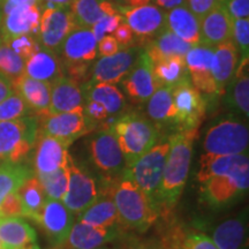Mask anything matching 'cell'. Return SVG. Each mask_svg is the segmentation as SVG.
Returning a JSON list of instances; mask_svg holds the SVG:
<instances>
[{
    "label": "cell",
    "instance_id": "9f6ffc18",
    "mask_svg": "<svg viewBox=\"0 0 249 249\" xmlns=\"http://www.w3.org/2000/svg\"><path fill=\"white\" fill-rule=\"evenodd\" d=\"M2 6V13L8 12L9 9L15 7V6H22V5H34L37 4V0H0Z\"/></svg>",
    "mask_w": 249,
    "mask_h": 249
},
{
    "label": "cell",
    "instance_id": "f6af8a7d",
    "mask_svg": "<svg viewBox=\"0 0 249 249\" xmlns=\"http://www.w3.org/2000/svg\"><path fill=\"white\" fill-rule=\"evenodd\" d=\"M7 45L13 50L15 53L20 55L21 58H23L24 60L29 59L40 48L35 37L30 35H21L14 37V38L9 40Z\"/></svg>",
    "mask_w": 249,
    "mask_h": 249
},
{
    "label": "cell",
    "instance_id": "83f0119b",
    "mask_svg": "<svg viewBox=\"0 0 249 249\" xmlns=\"http://www.w3.org/2000/svg\"><path fill=\"white\" fill-rule=\"evenodd\" d=\"M232 24L233 18L225 6L214 8L201 20V43L214 48L232 39Z\"/></svg>",
    "mask_w": 249,
    "mask_h": 249
},
{
    "label": "cell",
    "instance_id": "5b68a950",
    "mask_svg": "<svg viewBox=\"0 0 249 249\" xmlns=\"http://www.w3.org/2000/svg\"><path fill=\"white\" fill-rule=\"evenodd\" d=\"M39 123L36 117H24L0 123V163H18L36 144Z\"/></svg>",
    "mask_w": 249,
    "mask_h": 249
},
{
    "label": "cell",
    "instance_id": "7dc6e473",
    "mask_svg": "<svg viewBox=\"0 0 249 249\" xmlns=\"http://www.w3.org/2000/svg\"><path fill=\"white\" fill-rule=\"evenodd\" d=\"M181 249H218L210 236L201 232H189L183 236Z\"/></svg>",
    "mask_w": 249,
    "mask_h": 249
},
{
    "label": "cell",
    "instance_id": "4316f807",
    "mask_svg": "<svg viewBox=\"0 0 249 249\" xmlns=\"http://www.w3.org/2000/svg\"><path fill=\"white\" fill-rule=\"evenodd\" d=\"M13 87L15 92L22 97L30 111L35 112L38 117L48 114L51 83L31 79L23 73L13 80Z\"/></svg>",
    "mask_w": 249,
    "mask_h": 249
},
{
    "label": "cell",
    "instance_id": "b9f144b4",
    "mask_svg": "<svg viewBox=\"0 0 249 249\" xmlns=\"http://www.w3.org/2000/svg\"><path fill=\"white\" fill-rule=\"evenodd\" d=\"M30 112V108L28 107L22 97L14 91L0 103V123L28 117Z\"/></svg>",
    "mask_w": 249,
    "mask_h": 249
},
{
    "label": "cell",
    "instance_id": "cb8c5ba5",
    "mask_svg": "<svg viewBox=\"0 0 249 249\" xmlns=\"http://www.w3.org/2000/svg\"><path fill=\"white\" fill-rule=\"evenodd\" d=\"M0 242L4 249H40L36 231L21 217H0Z\"/></svg>",
    "mask_w": 249,
    "mask_h": 249
},
{
    "label": "cell",
    "instance_id": "7c38bea8",
    "mask_svg": "<svg viewBox=\"0 0 249 249\" xmlns=\"http://www.w3.org/2000/svg\"><path fill=\"white\" fill-rule=\"evenodd\" d=\"M79 27L70 6L48 7L40 13L38 38L43 48L59 52L65 38Z\"/></svg>",
    "mask_w": 249,
    "mask_h": 249
},
{
    "label": "cell",
    "instance_id": "8fae6325",
    "mask_svg": "<svg viewBox=\"0 0 249 249\" xmlns=\"http://www.w3.org/2000/svg\"><path fill=\"white\" fill-rule=\"evenodd\" d=\"M68 185L61 202L74 216H80L97 198L96 181L85 169L70 158L67 164Z\"/></svg>",
    "mask_w": 249,
    "mask_h": 249
},
{
    "label": "cell",
    "instance_id": "816d5d0a",
    "mask_svg": "<svg viewBox=\"0 0 249 249\" xmlns=\"http://www.w3.org/2000/svg\"><path fill=\"white\" fill-rule=\"evenodd\" d=\"M224 6L233 20L248 18L249 0H225Z\"/></svg>",
    "mask_w": 249,
    "mask_h": 249
},
{
    "label": "cell",
    "instance_id": "4dcf8cb0",
    "mask_svg": "<svg viewBox=\"0 0 249 249\" xmlns=\"http://www.w3.org/2000/svg\"><path fill=\"white\" fill-rule=\"evenodd\" d=\"M165 28L192 46L201 43V21L192 13L187 5L171 9L166 14Z\"/></svg>",
    "mask_w": 249,
    "mask_h": 249
},
{
    "label": "cell",
    "instance_id": "d590c367",
    "mask_svg": "<svg viewBox=\"0 0 249 249\" xmlns=\"http://www.w3.org/2000/svg\"><path fill=\"white\" fill-rule=\"evenodd\" d=\"M147 113L152 123L160 128L165 124H174L176 107L171 87H160L148 99Z\"/></svg>",
    "mask_w": 249,
    "mask_h": 249
},
{
    "label": "cell",
    "instance_id": "60d3db41",
    "mask_svg": "<svg viewBox=\"0 0 249 249\" xmlns=\"http://www.w3.org/2000/svg\"><path fill=\"white\" fill-rule=\"evenodd\" d=\"M26 70V60L15 53L7 44L0 45V71L5 75L17 79L22 75Z\"/></svg>",
    "mask_w": 249,
    "mask_h": 249
},
{
    "label": "cell",
    "instance_id": "4fadbf2b",
    "mask_svg": "<svg viewBox=\"0 0 249 249\" xmlns=\"http://www.w3.org/2000/svg\"><path fill=\"white\" fill-rule=\"evenodd\" d=\"M120 15L130 29L145 45L165 29L166 13L157 6L145 5L141 7H119Z\"/></svg>",
    "mask_w": 249,
    "mask_h": 249
},
{
    "label": "cell",
    "instance_id": "ba28073f",
    "mask_svg": "<svg viewBox=\"0 0 249 249\" xmlns=\"http://www.w3.org/2000/svg\"><path fill=\"white\" fill-rule=\"evenodd\" d=\"M249 188V169L211 177L201 182V197L213 209H225L242 200Z\"/></svg>",
    "mask_w": 249,
    "mask_h": 249
},
{
    "label": "cell",
    "instance_id": "52a82bcc",
    "mask_svg": "<svg viewBox=\"0 0 249 249\" xmlns=\"http://www.w3.org/2000/svg\"><path fill=\"white\" fill-rule=\"evenodd\" d=\"M89 156L105 179H119L127 169L126 160L111 124L103 126L89 140Z\"/></svg>",
    "mask_w": 249,
    "mask_h": 249
},
{
    "label": "cell",
    "instance_id": "9c48e42d",
    "mask_svg": "<svg viewBox=\"0 0 249 249\" xmlns=\"http://www.w3.org/2000/svg\"><path fill=\"white\" fill-rule=\"evenodd\" d=\"M177 130L198 129L207 113L208 103L203 95L186 79L172 88Z\"/></svg>",
    "mask_w": 249,
    "mask_h": 249
},
{
    "label": "cell",
    "instance_id": "8d00e7d4",
    "mask_svg": "<svg viewBox=\"0 0 249 249\" xmlns=\"http://www.w3.org/2000/svg\"><path fill=\"white\" fill-rule=\"evenodd\" d=\"M152 73L158 86L171 87V88L189 77L185 64V57H178V55L152 62Z\"/></svg>",
    "mask_w": 249,
    "mask_h": 249
},
{
    "label": "cell",
    "instance_id": "74e56055",
    "mask_svg": "<svg viewBox=\"0 0 249 249\" xmlns=\"http://www.w3.org/2000/svg\"><path fill=\"white\" fill-rule=\"evenodd\" d=\"M23 208V217L35 220L46 201V195L36 176H31L18 189Z\"/></svg>",
    "mask_w": 249,
    "mask_h": 249
},
{
    "label": "cell",
    "instance_id": "44dd1931",
    "mask_svg": "<svg viewBox=\"0 0 249 249\" xmlns=\"http://www.w3.org/2000/svg\"><path fill=\"white\" fill-rule=\"evenodd\" d=\"M120 225L101 229L77 222L73 224L66 241L55 249H93L114 241L120 235Z\"/></svg>",
    "mask_w": 249,
    "mask_h": 249
},
{
    "label": "cell",
    "instance_id": "be15d7a7",
    "mask_svg": "<svg viewBox=\"0 0 249 249\" xmlns=\"http://www.w3.org/2000/svg\"><path fill=\"white\" fill-rule=\"evenodd\" d=\"M93 249H112L110 247H107V246H102V247H98V248H93Z\"/></svg>",
    "mask_w": 249,
    "mask_h": 249
},
{
    "label": "cell",
    "instance_id": "f5cc1de1",
    "mask_svg": "<svg viewBox=\"0 0 249 249\" xmlns=\"http://www.w3.org/2000/svg\"><path fill=\"white\" fill-rule=\"evenodd\" d=\"M114 38L117 39L118 44L120 45V48H128L132 45L134 40L133 31L130 29V27L126 22H120L119 26L117 27L116 31H114Z\"/></svg>",
    "mask_w": 249,
    "mask_h": 249
},
{
    "label": "cell",
    "instance_id": "681fc988",
    "mask_svg": "<svg viewBox=\"0 0 249 249\" xmlns=\"http://www.w3.org/2000/svg\"><path fill=\"white\" fill-rule=\"evenodd\" d=\"M0 217H23V208L18 192L8 194L0 204Z\"/></svg>",
    "mask_w": 249,
    "mask_h": 249
},
{
    "label": "cell",
    "instance_id": "e7e4bbea",
    "mask_svg": "<svg viewBox=\"0 0 249 249\" xmlns=\"http://www.w3.org/2000/svg\"><path fill=\"white\" fill-rule=\"evenodd\" d=\"M0 249H4V248H2V245H1V242H0Z\"/></svg>",
    "mask_w": 249,
    "mask_h": 249
},
{
    "label": "cell",
    "instance_id": "db71d44e",
    "mask_svg": "<svg viewBox=\"0 0 249 249\" xmlns=\"http://www.w3.org/2000/svg\"><path fill=\"white\" fill-rule=\"evenodd\" d=\"M98 42V53L101 57H110L120 51V45L113 36H104Z\"/></svg>",
    "mask_w": 249,
    "mask_h": 249
},
{
    "label": "cell",
    "instance_id": "91938a15",
    "mask_svg": "<svg viewBox=\"0 0 249 249\" xmlns=\"http://www.w3.org/2000/svg\"><path fill=\"white\" fill-rule=\"evenodd\" d=\"M73 0H37L38 4H45V8L48 7H65L71 6Z\"/></svg>",
    "mask_w": 249,
    "mask_h": 249
},
{
    "label": "cell",
    "instance_id": "11a10c76",
    "mask_svg": "<svg viewBox=\"0 0 249 249\" xmlns=\"http://www.w3.org/2000/svg\"><path fill=\"white\" fill-rule=\"evenodd\" d=\"M14 92L13 80L0 71V103Z\"/></svg>",
    "mask_w": 249,
    "mask_h": 249
},
{
    "label": "cell",
    "instance_id": "9a60e30c",
    "mask_svg": "<svg viewBox=\"0 0 249 249\" xmlns=\"http://www.w3.org/2000/svg\"><path fill=\"white\" fill-rule=\"evenodd\" d=\"M74 214L61 201L46 198L42 210L34 222L42 227L54 247L66 241L74 224Z\"/></svg>",
    "mask_w": 249,
    "mask_h": 249
},
{
    "label": "cell",
    "instance_id": "f35d334b",
    "mask_svg": "<svg viewBox=\"0 0 249 249\" xmlns=\"http://www.w3.org/2000/svg\"><path fill=\"white\" fill-rule=\"evenodd\" d=\"M33 176V170L26 164L0 163V204L8 194L18 192L22 183Z\"/></svg>",
    "mask_w": 249,
    "mask_h": 249
},
{
    "label": "cell",
    "instance_id": "8992f818",
    "mask_svg": "<svg viewBox=\"0 0 249 249\" xmlns=\"http://www.w3.org/2000/svg\"><path fill=\"white\" fill-rule=\"evenodd\" d=\"M249 130L244 121L227 117L211 124L203 140L205 155L230 156L248 154Z\"/></svg>",
    "mask_w": 249,
    "mask_h": 249
},
{
    "label": "cell",
    "instance_id": "94428289",
    "mask_svg": "<svg viewBox=\"0 0 249 249\" xmlns=\"http://www.w3.org/2000/svg\"><path fill=\"white\" fill-rule=\"evenodd\" d=\"M128 7H141V6L149 5L151 0H124Z\"/></svg>",
    "mask_w": 249,
    "mask_h": 249
},
{
    "label": "cell",
    "instance_id": "e575fe53",
    "mask_svg": "<svg viewBox=\"0 0 249 249\" xmlns=\"http://www.w3.org/2000/svg\"><path fill=\"white\" fill-rule=\"evenodd\" d=\"M85 101H93L107 108L110 116H117L126 107V98L114 85L110 83H95L87 85L83 88Z\"/></svg>",
    "mask_w": 249,
    "mask_h": 249
},
{
    "label": "cell",
    "instance_id": "836d02e7",
    "mask_svg": "<svg viewBox=\"0 0 249 249\" xmlns=\"http://www.w3.org/2000/svg\"><path fill=\"white\" fill-rule=\"evenodd\" d=\"M192 48L191 44L165 28L160 34H158L154 39L144 45V51L147 52L151 62H156L160 59L174 57V55L185 57Z\"/></svg>",
    "mask_w": 249,
    "mask_h": 249
},
{
    "label": "cell",
    "instance_id": "7402d4cb",
    "mask_svg": "<svg viewBox=\"0 0 249 249\" xmlns=\"http://www.w3.org/2000/svg\"><path fill=\"white\" fill-rule=\"evenodd\" d=\"M83 107L85 95L80 85L65 75L59 76L51 83L48 114L83 110Z\"/></svg>",
    "mask_w": 249,
    "mask_h": 249
},
{
    "label": "cell",
    "instance_id": "603a6c76",
    "mask_svg": "<svg viewBox=\"0 0 249 249\" xmlns=\"http://www.w3.org/2000/svg\"><path fill=\"white\" fill-rule=\"evenodd\" d=\"M247 235L248 213L246 209L218 224L213 230L211 240L218 249H246Z\"/></svg>",
    "mask_w": 249,
    "mask_h": 249
},
{
    "label": "cell",
    "instance_id": "ee69618b",
    "mask_svg": "<svg viewBox=\"0 0 249 249\" xmlns=\"http://www.w3.org/2000/svg\"><path fill=\"white\" fill-rule=\"evenodd\" d=\"M232 38L242 57H249V18H236L232 24Z\"/></svg>",
    "mask_w": 249,
    "mask_h": 249
},
{
    "label": "cell",
    "instance_id": "e0dca14e",
    "mask_svg": "<svg viewBox=\"0 0 249 249\" xmlns=\"http://www.w3.org/2000/svg\"><path fill=\"white\" fill-rule=\"evenodd\" d=\"M123 87L134 103L144 104L160 88L152 73V62L143 50L132 70L123 80Z\"/></svg>",
    "mask_w": 249,
    "mask_h": 249
},
{
    "label": "cell",
    "instance_id": "6125c7cd",
    "mask_svg": "<svg viewBox=\"0 0 249 249\" xmlns=\"http://www.w3.org/2000/svg\"><path fill=\"white\" fill-rule=\"evenodd\" d=\"M1 18H2V15H1V12H0V45H1V43H2V38H1Z\"/></svg>",
    "mask_w": 249,
    "mask_h": 249
},
{
    "label": "cell",
    "instance_id": "6da1fadb",
    "mask_svg": "<svg viewBox=\"0 0 249 249\" xmlns=\"http://www.w3.org/2000/svg\"><path fill=\"white\" fill-rule=\"evenodd\" d=\"M197 135L198 129L177 130L169 138L170 149L160 191V213L161 211H171L178 203L188 179Z\"/></svg>",
    "mask_w": 249,
    "mask_h": 249
},
{
    "label": "cell",
    "instance_id": "6f0895ef",
    "mask_svg": "<svg viewBox=\"0 0 249 249\" xmlns=\"http://www.w3.org/2000/svg\"><path fill=\"white\" fill-rule=\"evenodd\" d=\"M121 249H161V247L149 241H139L132 240L126 244Z\"/></svg>",
    "mask_w": 249,
    "mask_h": 249
},
{
    "label": "cell",
    "instance_id": "f1b7e54d",
    "mask_svg": "<svg viewBox=\"0 0 249 249\" xmlns=\"http://www.w3.org/2000/svg\"><path fill=\"white\" fill-rule=\"evenodd\" d=\"M24 74L31 79L52 83L59 76L64 75V64L57 52L42 46L26 60Z\"/></svg>",
    "mask_w": 249,
    "mask_h": 249
},
{
    "label": "cell",
    "instance_id": "7a4b0ae2",
    "mask_svg": "<svg viewBox=\"0 0 249 249\" xmlns=\"http://www.w3.org/2000/svg\"><path fill=\"white\" fill-rule=\"evenodd\" d=\"M126 160L127 169L160 141V128L138 112L120 114L111 124Z\"/></svg>",
    "mask_w": 249,
    "mask_h": 249
},
{
    "label": "cell",
    "instance_id": "7bdbcfd3",
    "mask_svg": "<svg viewBox=\"0 0 249 249\" xmlns=\"http://www.w3.org/2000/svg\"><path fill=\"white\" fill-rule=\"evenodd\" d=\"M64 75L71 79L82 88L88 85L92 74L91 61H62Z\"/></svg>",
    "mask_w": 249,
    "mask_h": 249
},
{
    "label": "cell",
    "instance_id": "30bf717a",
    "mask_svg": "<svg viewBox=\"0 0 249 249\" xmlns=\"http://www.w3.org/2000/svg\"><path fill=\"white\" fill-rule=\"evenodd\" d=\"M38 118V123H40L39 134L61 140L71 145L81 136H85L96 129V126L88 120L83 110L45 114Z\"/></svg>",
    "mask_w": 249,
    "mask_h": 249
},
{
    "label": "cell",
    "instance_id": "ac0fdd59",
    "mask_svg": "<svg viewBox=\"0 0 249 249\" xmlns=\"http://www.w3.org/2000/svg\"><path fill=\"white\" fill-rule=\"evenodd\" d=\"M37 140L38 141H36L37 145L34 157V170L36 176L51 173L67 166L71 158L68 152L70 143L39 133Z\"/></svg>",
    "mask_w": 249,
    "mask_h": 249
},
{
    "label": "cell",
    "instance_id": "5bb4252c",
    "mask_svg": "<svg viewBox=\"0 0 249 249\" xmlns=\"http://www.w3.org/2000/svg\"><path fill=\"white\" fill-rule=\"evenodd\" d=\"M213 46L200 44L193 46L185 55V64L189 80L201 93L217 96V88L213 75Z\"/></svg>",
    "mask_w": 249,
    "mask_h": 249
},
{
    "label": "cell",
    "instance_id": "bcb514c9",
    "mask_svg": "<svg viewBox=\"0 0 249 249\" xmlns=\"http://www.w3.org/2000/svg\"><path fill=\"white\" fill-rule=\"evenodd\" d=\"M123 17L120 14L112 15V17H104L98 20L93 26L90 28L95 38L101 40L107 34H113L120 22H123Z\"/></svg>",
    "mask_w": 249,
    "mask_h": 249
},
{
    "label": "cell",
    "instance_id": "484cf974",
    "mask_svg": "<svg viewBox=\"0 0 249 249\" xmlns=\"http://www.w3.org/2000/svg\"><path fill=\"white\" fill-rule=\"evenodd\" d=\"M238 64L239 50L232 39L214 46L213 75L218 95L225 93V90L234 76Z\"/></svg>",
    "mask_w": 249,
    "mask_h": 249
},
{
    "label": "cell",
    "instance_id": "f907efd6",
    "mask_svg": "<svg viewBox=\"0 0 249 249\" xmlns=\"http://www.w3.org/2000/svg\"><path fill=\"white\" fill-rule=\"evenodd\" d=\"M225 0H187V6L198 20L213 12L214 8L224 5Z\"/></svg>",
    "mask_w": 249,
    "mask_h": 249
},
{
    "label": "cell",
    "instance_id": "d6a6232c",
    "mask_svg": "<svg viewBox=\"0 0 249 249\" xmlns=\"http://www.w3.org/2000/svg\"><path fill=\"white\" fill-rule=\"evenodd\" d=\"M71 11L79 27L91 28L104 17L119 14L113 2L108 0H73Z\"/></svg>",
    "mask_w": 249,
    "mask_h": 249
},
{
    "label": "cell",
    "instance_id": "680465c9",
    "mask_svg": "<svg viewBox=\"0 0 249 249\" xmlns=\"http://www.w3.org/2000/svg\"><path fill=\"white\" fill-rule=\"evenodd\" d=\"M156 4L164 9H173L178 6L187 5V0H155Z\"/></svg>",
    "mask_w": 249,
    "mask_h": 249
},
{
    "label": "cell",
    "instance_id": "ab89813d",
    "mask_svg": "<svg viewBox=\"0 0 249 249\" xmlns=\"http://www.w3.org/2000/svg\"><path fill=\"white\" fill-rule=\"evenodd\" d=\"M36 177L39 180L43 189H44L46 197L57 201L62 200L65 193L67 191L68 185L67 166L55 170L51 173L42 174V176Z\"/></svg>",
    "mask_w": 249,
    "mask_h": 249
},
{
    "label": "cell",
    "instance_id": "c3c4849f",
    "mask_svg": "<svg viewBox=\"0 0 249 249\" xmlns=\"http://www.w3.org/2000/svg\"><path fill=\"white\" fill-rule=\"evenodd\" d=\"M83 112L86 117L92 124H95L96 128L99 124H102V127L107 124V119L110 118V114L107 113V108L99 104L97 102L93 101H86L85 107H83Z\"/></svg>",
    "mask_w": 249,
    "mask_h": 249
},
{
    "label": "cell",
    "instance_id": "d6986e66",
    "mask_svg": "<svg viewBox=\"0 0 249 249\" xmlns=\"http://www.w3.org/2000/svg\"><path fill=\"white\" fill-rule=\"evenodd\" d=\"M116 181L117 179H105V183L102 185V191L98 192L97 198L80 214L79 222L101 229L120 225L113 201V188Z\"/></svg>",
    "mask_w": 249,
    "mask_h": 249
},
{
    "label": "cell",
    "instance_id": "3957f363",
    "mask_svg": "<svg viewBox=\"0 0 249 249\" xmlns=\"http://www.w3.org/2000/svg\"><path fill=\"white\" fill-rule=\"evenodd\" d=\"M113 201L119 224L126 229L145 232L160 216L144 193L124 173L114 185Z\"/></svg>",
    "mask_w": 249,
    "mask_h": 249
},
{
    "label": "cell",
    "instance_id": "ffe728a7",
    "mask_svg": "<svg viewBox=\"0 0 249 249\" xmlns=\"http://www.w3.org/2000/svg\"><path fill=\"white\" fill-rule=\"evenodd\" d=\"M1 15V38L5 44L21 35L38 36L40 11L37 4L15 6Z\"/></svg>",
    "mask_w": 249,
    "mask_h": 249
},
{
    "label": "cell",
    "instance_id": "2e32d148",
    "mask_svg": "<svg viewBox=\"0 0 249 249\" xmlns=\"http://www.w3.org/2000/svg\"><path fill=\"white\" fill-rule=\"evenodd\" d=\"M141 51L134 48H124L123 51L117 52L110 57H102L92 66L91 79L88 85L95 83H110L116 85L128 75Z\"/></svg>",
    "mask_w": 249,
    "mask_h": 249
},
{
    "label": "cell",
    "instance_id": "f546056e",
    "mask_svg": "<svg viewBox=\"0 0 249 249\" xmlns=\"http://www.w3.org/2000/svg\"><path fill=\"white\" fill-rule=\"evenodd\" d=\"M249 169L248 154L230 156H211L203 154L200 160V170L197 172L198 182H203L211 177L232 174Z\"/></svg>",
    "mask_w": 249,
    "mask_h": 249
},
{
    "label": "cell",
    "instance_id": "277c9868",
    "mask_svg": "<svg viewBox=\"0 0 249 249\" xmlns=\"http://www.w3.org/2000/svg\"><path fill=\"white\" fill-rule=\"evenodd\" d=\"M169 149V139L160 142L158 141L147 154L140 157L124 171V174L144 193L158 213H160V183Z\"/></svg>",
    "mask_w": 249,
    "mask_h": 249
},
{
    "label": "cell",
    "instance_id": "d4e9b609",
    "mask_svg": "<svg viewBox=\"0 0 249 249\" xmlns=\"http://www.w3.org/2000/svg\"><path fill=\"white\" fill-rule=\"evenodd\" d=\"M64 61H92L97 57V39L90 28L76 27L59 49Z\"/></svg>",
    "mask_w": 249,
    "mask_h": 249
},
{
    "label": "cell",
    "instance_id": "1f68e13d",
    "mask_svg": "<svg viewBox=\"0 0 249 249\" xmlns=\"http://www.w3.org/2000/svg\"><path fill=\"white\" fill-rule=\"evenodd\" d=\"M249 57H241L240 62L236 66L234 76L230 83L227 103L233 110L248 119L249 116Z\"/></svg>",
    "mask_w": 249,
    "mask_h": 249
}]
</instances>
